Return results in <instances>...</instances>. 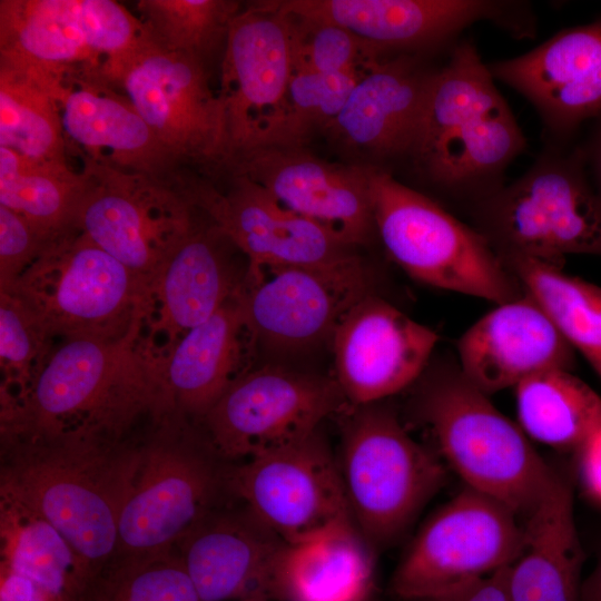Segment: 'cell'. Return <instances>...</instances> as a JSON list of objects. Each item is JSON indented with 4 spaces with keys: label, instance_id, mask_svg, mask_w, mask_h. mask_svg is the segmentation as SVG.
I'll use <instances>...</instances> for the list:
<instances>
[{
    "label": "cell",
    "instance_id": "cell-3",
    "mask_svg": "<svg viewBox=\"0 0 601 601\" xmlns=\"http://www.w3.org/2000/svg\"><path fill=\"white\" fill-rule=\"evenodd\" d=\"M417 397L418 415L449 465L467 487L504 504L522 523L563 482L459 364L434 370Z\"/></svg>",
    "mask_w": 601,
    "mask_h": 601
},
{
    "label": "cell",
    "instance_id": "cell-25",
    "mask_svg": "<svg viewBox=\"0 0 601 601\" xmlns=\"http://www.w3.org/2000/svg\"><path fill=\"white\" fill-rule=\"evenodd\" d=\"M489 68L529 99L551 130L569 132L601 114V20L560 31Z\"/></svg>",
    "mask_w": 601,
    "mask_h": 601
},
{
    "label": "cell",
    "instance_id": "cell-47",
    "mask_svg": "<svg viewBox=\"0 0 601 601\" xmlns=\"http://www.w3.org/2000/svg\"><path fill=\"white\" fill-rule=\"evenodd\" d=\"M244 601H273V600H244Z\"/></svg>",
    "mask_w": 601,
    "mask_h": 601
},
{
    "label": "cell",
    "instance_id": "cell-37",
    "mask_svg": "<svg viewBox=\"0 0 601 601\" xmlns=\"http://www.w3.org/2000/svg\"><path fill=\"white\" fill-rule=\"evenodd\" d=\"M81 601H201L178 553L115 558Z\"/></svg>",
    "mask_w": 601,
    "mask_h": 601
},
{
    "label": "cell",
    "instance_id": "cell-27",
    "mask_svg": "<svg viewBox=\"0 0 601 601\" xmlns=\"http://www.w3.org/2000/svg\"><path fill=\"white\" fill-rule=\"evenodd\" d=\"M434 71L411 56L383 59L358 80L326 131L371 157L411 154Z\"/></svg>",
    "mask_w": 601,
    "mask_h": 601
},
{
    "label": "cell",
    "instance_id": "cell-17",
    "mask_svg": "<svg viewBox=\"0 0 601 601\" xmlns=\"http://www.w3.org/2000/svg\"><path fill=\"white\" fill-rule=\"evenodd\" d=\"M227 486L287 543L353 522L337 459L319 430L233 466Z\"/></svg>",
    "mask_w": 601,
    "mask_h": 601
},
{
    "label": "cell",
    "instance_id": "cell-33",
    "mask_svg": "<svg viewBox=\"0 0 601 601\" xmlns=\"http://www.w3.org/2000/svg\"><path fill=\"white\" fill-rule=\"evenodd\" d=\"M500 257L601 380V286L569 275L558 265L520 255Z\"/></svg>",
    "mask_w": 601,
    "mask_h": 601
},
{
    "label": "cell",
    "instance_id": "cell-8",
    "mask_svg": "<svg viewBox=\"0 0 601 601\" xmlns=\"http://www.w3.org/2000/svg\"><path fill=\"white\" fill-rule=\"evenodd\" d=\"M476 228L500 256L561 266L565 255L601 256V196L579 157L545 156L476 204Z\"/></svg>",
    "mask_w": 601,
    "mask_h": 601
},
{
    "label": "cell",
    "instance_id": "cell-13",
    "mask_svg": "<svg viewBox=\"0 0 601 601\" xmlns=\"http://www.w3.org/2000/svg\"><path fill=\"white\" fill-rule=\"evenodd\" d=\"M294 73L292 18L270 1L239 10L221 61L220 88L229 164L264 147L277 146Z\"/></svg>",
    "mask_w": 601,
    "mask_h": 601
},
{
    "label": "cell",
    "instance_id": "cell-31",
    "mask_svg": "<svg viewBox=\"0 0 601 601\" xmlns=\"http://www.w3.org/2000/svg\"><path fill=\"white\" fill-rule=\"evenodd\" d=\"M514 388L520 427L548 446L575 452L601 424V397L570 370L538 373Z\"/></svg>",
    "mask_w": 601,
    "mask_h": 601
},
{
    "label": "cell",
    "instance_id": "cell-20",
    "mask_svg": "<svg viewBox=\"0 0 601 601\" xmlns=\"http://www.w3.org/2000/svg\"><path fill=\"white\" fill-rule=\"evenodd\" d=\"M284 13L347 29L386 51L445 41L473 22L494 21L515 36L534 32L525 4L482 0H277Z\"/></svg>",
    "mask_w": 601,
    "mask_h": 601
},
{
    "label": "cell",
    "instance_id": "cell-24",
    "mask_svg": "<svg viewBox=\"0 0 601 601\" xmlns=\"http://www.w3.org/2000/svg\"><path fill=\"white\" fill-rule=\"evenodd\" d=\"M456 348L460 370L487 395L551 368L570 370L574 358L553 321L525 292L479 318Z\"/></svg>",
    "mask_w": 601,
    "mask_h": 601
},
{
    "label": "cell",
    "instance_id": "cell-22",
    "mask_svg": "<svg viewBox=\"0 0 601 601\" xmlns=\"http://www.w3.org/2000/svg\"><path fill=\"white\" fill-rule=\"evenodd\" d=\"M229 167L351 247L366 244L375 231L371 166L329 162L302 147L270 146Z\"/></svg>",
    "mask_w": 601,
    "mask_h": 601
},
{
    "label": "cell",
    "instance_id": "cell-19",
    "mask_svg": "<svg viewBox=\"0 0 601 601\" xmlns=\"http://www.w3.org/2000/svg\"><path fill=\"white\" fill-rule=\"evenodd\" d=\"M225 191L191 177L186 193L247 258L248 269L269 266L324 267L359 257L319 224L293 211L264 187L233 173Z\"/></svg>",
    "mask_w": 601,
    "mask_h": 601
},
{
    "label": "cell",
    "instance_id": "cell-30",
    "mask_svg": "<svg viewBox=\"0 0 601 601\" xmlns=\"http://www.w3.org/2000/svg\"><path fill=\"white\" fill-rule=\"evenodd\" d=\"M523 526V550L509 568L510 601H580L584 552L568 480Z\"/></svg>",
    "mask_w": 601,
    "mask_h": 601
},
{
    "label": "cell",
    "instance_id": "cell-36",
    "mask_svg": "<svg viewBox=\"0 0 601 601\" xmlns=\"http://www.w3.org/2000/svg\"><path fill=\"white\" fill-rule=\"evenodd\" d=\"M137 8L140 21L159 46L204 62L226 41L240 4L230 0H141Z\"/></svg>",
    "mask_w": 601,
    "mask_h": 601
},
{
    "label": "cell",
    "instance_id": "cell-2",
    "mask_svg": "<svg viewBox=\"0 0 601 601\" xmlns=\"http://www.w3.org/2000/svg\"><path fill=\"white\" fill-rule=\"evenodd\" d=\"M4 442L1 500L53 526L95 577L116 558L139 447L76 435Z\"/></svg>",
    "mask_w": 601,
    "mask_h": 601
},
{
    "label": "cell",
    "instance_id": "cell-42",
    "mask_svg": "<svg viewBox=\"0 0 601 601\" xmlns=\"http://www.w3.org/2000/svg\"><path fill=\"white\" fill-rule=\"evenodd\" d=\"M577 469L587 495L601 505V424L575 451Z\"/></svg>",
    "mask_w": 601,
    "mask_h": 601
},
{
    "label": "cell",
    "instance_id": "cell-28",
    "mask_svg": "<svg viewBox=\"0 0 601 601\" xmlns=\"http://www.w3.org/2000/svg\"><path fill=\"white\" fill-rule=\"evenodd\" d=\"M239 292L161 355L175 413L203 418L229 385L248 372L244 361L256 342Z\"/></svg>",
    "mask_w": 601,
    "mask_h": 601
},
{
    "label": "cell",
    "instance_id": "cell-18",
    "mask_svg": "<svg viewBox=\"0 0 601 601\" xmlns=\"http://www.w3.org/2000/svg\"><path fill=\"white\" fill-rule=\"evenodd\" d=\"M38 81L56 99L66 142L83 159L185 190L183 167L118 87L78 70L42 72Z\"/></svg>",
    "mask_w": 601,
    "mask_h": 601
},
{
    "label": "cell",
    "instance_id": "cell-26",
    "mask_svg": "<svg viewBox=\"0 0 601 601\" xmlns=\"http://www.w3.org/2000/svg\"><path fill=\"white\" fill-rule=\"evenodd\" d=\"M237 248L210 220L197 221L159 270L149 293V339L166 336L164 352L214 315L243 286L247 270L234 263Z\"/></svg>",
    "mask_w": 601,
    "mask_h": 601
},
{
    "label": "cell",
    "instance_id": "cell-6",
    "mask_svg": "<svg viewBox=\"0 0 601 601\" xmlns=\"http://www.w3.org/2000/svg\"><path fill=\"white\" fill-rule=\"evenodd\" d=\"M0 290L18 297L50 338H118L145 325L149 313L134 274L75 226L50 238Z\"/></svg>",
    "mask_w": 601,
    "mask_h": 601
},
{
    "label": "cell",
    "instance_id": "cell-5",
    "mask_svg": "<svg viewBox=\"0 0 601 601\" xmlns=\"http://www.w3.org/2000/svg\"><path fill=\"white\" fill-rule=\"evenodd\" d=\"M375 231L393 262L425 285L502 304L524 294L490 242L435 201L372 167Z\"/></svg>",
    "mask_w": 601,
    "mask_h": 601
},
{
    "label": "cell",
    "instance_id": "cell-39",
    "mask_svg": "<svg viewBox=\"0 0 601 601\" xmlns=\"http://www.w3.org/2000/svg\"><path fill=\"white\" fill-rule=\"evenodd\" d=\"M363 76L294 70L277 146L302 147L314 130H327Z\"/></svg>",
    "mask_w": 601,
    "mask_h": 601
},
{
    "label": "cell",
    "instance_id": "cell-1",
    "mask_svg": "<svg viewBox=\"0 0 601 601\" xmlns=\"http://www.w3.org/2000/svg\"><path fill=\"white\" fill-rule=\"evenodd\" d=\"M142 326L114 339L66 341L27 394L1 405V433L17 437L85 436L121 442L144 415L165 422L175 411L161 354Z\"/></svg>",
    "mask_w": 601,
    "mask_h": 601
},
{
    "label": "cell",
    "instance_id": "cell-34",
    "mask_svg": "<svg viewBox=\"0 0 601 601\" xmlns=\"http://www.w3.org/2000/svg\"><path fill=\"white\" fill-rule=\"evenodd\" d=\"M86 175L67 162H43L0 147V205L53 237L73 226Z\"/></svg>",
    "mask_w": 601,
    "mask_h": 601
},
{
    "label": "cell",
    "instance_id": "cell-32",
    "mask_svg": "<svg viewBox=\"0 0 601 601\" xmlns=\"http://www.w3.org/2000/svg\"><path fill=\"white\" fill-rule=\"evenodd\" d=\"M1 564L58 601H81L92 573L48 522L1 500Z\"/></svg>",
    "mask_w": 601,
    "mask_h": 601
},
{
    "label": "cell",
    "instance_id": "cell-9",
    "mask_svg": "<svg viewBox=\"0 0 601 601\" xmlns=\"http://www.w3.org/2000/svg\"><path fill=\"white\" fill-rule=\"evenodd\" d=\"M149 39L140 19L112 0L0 1V63L8 66L112 82Z\"/></svg>",
    "mask_w": 601,
    "mask_h": 601
},
{
    "label": "cell",
    "instance_id": "cell-11",
    "mask_svg": "<svg viewBox=\"0 0 601 601\" xmlns=\"http://www.w3.org/2000/svg\"><path fill=\"white\" fill-rule=\"evenodd\" d=\"M86 189L73 226L150 288L197 224L186 193L150 177L83 159Z\"/></svg>",
    "mask_w": 601,
    "mask_h": 601
},
{
    "label": "cell",
    "instance_id": "cell-45",
    "mask_svg": "<svg viewBox=\"0 0 601 601\" xmlns=\"http://www.w3.org/2000/svg\"><path fill=\"white\" fill-rule=\"evenodd\" d=\"M580 601H601V556L592 572L582 581Z\"/></svg>",
    "mask_w": 601,
    "mask_h": 601
},
{
    "label": "cell",
    "instance_id": "cell-41",
    "mask_svg": "<svg viewBox=\"0 0 601 601\" xmlns=\"http://www.w3.org/2000/svg\"><path fill=\"white\" fill-rule=\"evenodd\" d=\"M52 238L12 209L0 205V289L9 288Z\"/></svg>",
    "mask_w": 601,
    "mask_h": 601
},
{
    "label": "cell",
    "instance_id": "cell-12",
    "mask_svg": "<svg viewBox=\"0 0 601 601\" xmlns=\"http://www.w3.org/2000/svg\"><path fill=\"white\" fill-rule=\"evenodd\" d=\"M348 406L335 377L265 365L235 380L201 420L215 455L244 462L306 437Z\"/></svg>",
    "mask_w": 601,
    "mask_h": 601
},
{
    "label": "cell",
    "instance_id": "cell-14",
    "mask_svg": "<svg viewBox=\"0 0 601 601\" xmlns=\"http://www.w3.org/2000/svg\"><path fill=\"white\" fill-rule=\"evenodd\" d=\"M117 87L183 168L228 166L224 107L203 61L151 38L127 63Z\"/></svg>",
    "mask_w": 601,
    "mask_h": 601
},
{
    "label": "cell",
    "instance_id": "cell-46",
    "mask_svg": "<svg viewBox=\"0 0 601 601\" xmlns=\"http://www.w3.org/2000/svg\"><path fill=\"white\" fill-rule=\"evenodd\" d=\"M592 162L599 186L598 193L601 196V129L599 130L592 147Z\"/></svg>",
    "mask_w": 601,
    "mask_h": 601
},
{
    "label": "cell",
    "instance_id": "cell-21",
    "mask_svg": "<svg viewBox=\"0 0 601 601\" xmlns=\"http://www.w3.org/2000/svg\"><path fill=\"white\" fill-rule=\"evenodd\" d=\"M437 341L433 329L372 293L335 331L334 377L351 406L378 403L422 376Z\"/></svg>",
    "mask_w": 601,
    "mask_h": 601
},
{
    "label": "cell",
    "instance_id": "cell-29",
    "mask_svg": "<svg viewBox=\"0 0 601 601\" xmlns=\"http://www.w3.org/2000/svg\"><path fill=\"white\" fill-rule=\"evenodd\" d=\"M375 551L353 522L287 543L277 572V601H370Z\"/></svg>",
    "mask_w": 601,
    "mask_h": 601
},
{
    "label": "cell",
    "instance_id": "cell-10",
    "mask_svg": "<svg viewBox=\"0 0 601 601\" xmlns=\"http://www.w3.org/2000/svg\"><path fill=\"white\" fill-rule=\"evenodd\" d=\"M508 506L467 487L422 525L391 581L404 601H432L510 566L524 526Z\"/></svg>",
    "mask_w": 601,
    "mask_h": 601
},
{
    "label": "cell",
    "instance_id": "cell-43",
    "mask_svg": "<svg viewBox=\"0 0 601 601\" xmlns=\"http://www.w3.org/2000/svg\"><path fill=\"white\" fill-rule=\"evenodd\" d=\"M509 568H503L464 589L432 601H510Z\"/></svg>",
    "mask_w": 601,
    "mask_h": 601
},
{
    "label": "cell",
    "instance_id": "cell-7",
    "mask_svg": "<svg viewBox=\"0 0 601 601\" xmlns=\"http://www.w3.org/2000/svg\"><path fill=\"white\" fill-rule=\"evenodd\" d=\"M337 462L352 520L375 550L398 540L445 481L441 461L380 402L344 411Z\"/></svg>",
    "mask_w": 601,
    "mask_h": 601
},
{
    "label": "cell",
    "instance_id": "cell-16",
    "mask_svg": "<svg viewBox=\"0 0 601 601\" xmlns=\"http://www.w3.org/2000/svg\"><path fill=\"white\" fill-rule=\"evenodd\" d=\"M139 450L119 514L116 558L171 551L216 509L227 483L210 454L184 441L160 437Z\"/></svg>",
    "mask_w": 601,
    "mask_h": 601
},
{
    "label": "cell",
    "instance_id": "cell-44",
    "mask_svg": "<svg viewBox=\"0 0 601 601\" xmlns=\"http://www.w3.org/2000/svg\"><path fill=\"white\" fill-rule=\"evenodd\" d=\"M0 601H58L29 579L1 564Z\"/></svg>",
    "mask_w": 601,
    "mask_h": 601
},
{
    "label": "cell",
    "instance_id": "cell-4",
    "mask_svg": "<svg viewBox=\"0 0 601 601\" xmlns=\"http://www.w3.org/2000/svg\"><path fill=\"white\" fill-rule=\"evenodd\" d=\"M493 78L472 43L457 45L433 73L411 151L431 181L479 199L525 147Z\"/></svg>",
    "mask_w": 601,
    "mask_h": 601
},
{
    "label": "cell",
    "instance_id": "cell-23",
    "mask_svg": "<svg viewBox=\"0 0 601 601\" xmlns=\"http://www.w3.org/2000/svg\"><path fill=\"white\" fill-rule=\"evenodd\" d=\"M286 544L243 505L213 510L177 545L201 601H277Z\"/></svg>",
    "mask_w": 601,
    "mask_h": 601
},
{
    "label": "cell",
    "instance_id": "cell-15",
    "mask_svg": "<svg viewBox=\"0 0 601 601\" xmlns=\"http://www.w3.org/2000/svg\"><path fill=\"white\" fill-rule=\"evenodd\" d=\"M372 293L371 273L357 257L334 266L248 269L239 295L256 344L293 354L331 344L349 309Z\"/></svg>",
    "mask_w": 601,
    "mask_h": 601
},
{
    "label": "cell",
    "instance_id": "cell-38",
    "mask_svg": "<svg viewBox=\"0 0 601 601\" xmlns=\"http://www.w3.org/2000/svg\"><path fill=\"white\" fill-rule=\"evenodd\" d=\"M51 339L18 297L0 290L1 405L27 394L50 355Z\"/></svg>",
    "mask_w": 601,
    "mask_h": 601
},
{
    "label": "cell",
    "instance_id": "cell-35",
    "mask_svg": "<svg viewBox=\"0 0 601 601\" xmlns=\"http://www.w3.org/2000/svg\"><path fill=\"white\" fill-rule=\"evenodd\" d=\"M0 147L43 162H67L58 105L37 80L0 65Z\"/></svg>",
    "mask_w": 601,
    "mask_h": 601
},
{
    "label": "cell",
    "instance_id": "cell-40",
    "mask_svg": "<svg viewBox=\"0 0 601 601\" xmlns=\"http://www.w3.org/2000/svg\"><path fill=\"white\" fill-rule=\"evenodd\" d=\"M289 17L294 26V70L365 75L384 59L386 50L345 28Z\"/></svg>",
    "mask_w": 601,
    "mask_h": 601
}]
</instances>
